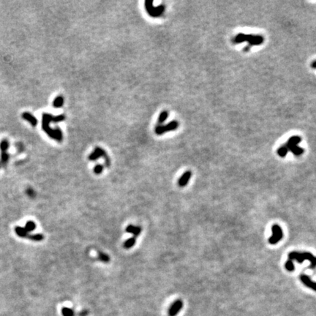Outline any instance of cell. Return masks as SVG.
<instances>
[{"mask_svg": "<svg viewBox=\"0 0 316 316\" xmlns=\"http://www.w3.org/2000/svg\"><path fill=\"white\" fill-rule=\"evenodd\" d=\"M288 258L291 261H296L299 264H302L304 261H309L310 262V268L312 269H314L316 268V257H315L312 253H308V252H291L288 254Z\"/></svg>", "mask_w": 316, "mask_h": 316, "instance_id": "obj_1", "label": "cell"}, {"mask_svg": "<svg viewBox=\"0 0 316 316\" xmlns=\"http://www.w3.org/2000/svg\"><path fill=\"white\" fill-rule=\"evenodd\" d=\"M43 129L45 132L48 134L49 137L54 138L57 141L61 142L63 139V134L59 128L52 129L49 126V121L48 119V113H44L43 115Z\"/></svg>", "mask_w": 316, "mask_h": 316, "instance_id": "obj_2", "label": "cell"}, {"mask_svg": "<svg viewBox=\"0 0 316 316\" xmlns=\"http://www.w3.org/2000/svg\"><path fill=\"white\" fill-rule=\"evenodd\" d=\"M153 1L152 0H148L146 1L144 3L145 5V10H146V13L150 15V16L153 18H157L160 17V16H162L163 14V13L165 12V5H160L158 7H154L153 5Z\"/></svg>", "mask_w": 316, "mask_h": 316, "instance_id": "obj_3", "label": "cell"}, {"mask_svg": "<svg viewBox=\"0 0 316 316\" xmlns=\"http://www.w3.org/2000/svg\"><path fill=\"white\" fill-rule=\"evenodd\" d=\"M100 157H103L104 160H105V165L108 168L111 165V160H110L109 157L107 154L106 152L103 150L102 148L99 147V146L95 147L94 151L89 154V160L91 161H95Z\"/></svg>", "mask_w": 316, "mask_h": 316, "instance_id": "obj_4", "label": "cell"}, {"mask_svg": "<svg viewBox=\"0 0 316 316\" xmlns=\"http://www.w3.org/2000/svg\"><path fill=\"white\" fill-rule=\"evenodd\" d=\"M179 127V122L177 121H172L169 124L165 125H160L157 124L155 127V133L157 135H162L165 133L169 132V131H173L176 130Z\"/></svg>", "mask_w": 316, "mask_h": 316, "instance_id": "obj_5", "label": "cell"}, {"mask_svg": "<svg viewBox=\"0 0 316 316\" xmlns=\"http://www.w3.org/2000/svg\"><path fill=\"white\" fill-rule=\"evenodd\" d=\"M272 236L268 239V242L271 245L277 244L283 237V232L280 226L278 225H274L272 228Z\"/></svg>", "mask_w": 316, "mask_h": 316, "instance_id": "obj_6", "label": "cell"}, {"mask_svg": "<svg viewBox=\"0 0 316 316\" xmlns=\"http://www.w3.org/2000/svg\"><path fill=\"white\" fill-rule=\"evenodd\" d=\"M264 37L261 35H247L246 41L248 42L249 46H259L264 43Z\"/></svg>", "mask_w": 316, "mask_h": 316, "instance_id": "obj_7", "label": "cell"}, {"mask_svg": "<svg viewBox=\"0 0 316 316\" xmlns=\"http://www.w3.org/2000/svg\"><path fill=\"white\" fill-rule=\"evenodd\" d=\"M183 307V302L180 299L176 300L172 304L169 310V316H176Z\"/></svg>", "mask_w": 316, "mask_h": 316, "instance_id": "obj_8", "label": "cell"}, {"mask_svg": "<svg viewBox=\"0 0 316 316\" xmlns=\"http://www.w3.org/2000/svg\"><path fill=\"white\" fill-rule=\"evenodd\" d=\"M8 146H9L8 142L5 140L3 141L1 143V144H0V149H1V151H2V154H1V162H2V163L3 165H5L7 162L8 159H9V155L7 153Z\"/></svg>", "mask_w": 316, "mask_h": 316, "instance_id": "obj_9", "label": "cell"}, {"mask_svg": "<svg viewBox=\"0 0 316 316\" xmlns=\"http://www.w3.org/2000/svg\"><path fill=\"white\" fill-rule=\"evenodd\" d=\"M300 280L302 283L306 287L316 291V283L313 282V280L309 277L306 275H302L300 276Z\"/></svg>", "mask_w": 316, "mask_h": 316, "instance_id": "obj_10", "label": "cell"}, {"mask_svg": "<svg viewBox=\"0 0 316 316\" xmlns=\"http://www.w3.org/2000/svg\"><path fill=\"white\" fill-rule=\"evenodd\" d=\"M191 176H192V173H191V171H186L185 173H183L182 176H181V177H180L179 179V181H178L179 186L181 187V188L185 187V186L188 184V182H189L190 179L191 178Z\"/></svg>", "mask_w": 316, "mask_h": 316, "instance_id": "obj_11", "label": "cell"}, {"mask_svg": "<svg viewBox=\"0 0 316 316\" xmlns=\"http://www.w3.org/2000/svg\"><path fill=\"white\" fill-rule=\"evenodd\" d=\"M301 141H302V138H301V137L295 135V136H293L289 138V140L287 141V142L286 143L285 146L288 149V150H290L291 148L294 147V146H296Z\"/></svg>", "mask_w": 316, "mask_h": 316, "instance_id": "obj_12", "label": "cell"}, {"mask_svg": "<svg viewBox=\"0 0 316 316\" xmlns=\"http://www.w3.org/2000/svg\"><path fill=\"white\" fill-rule=\"evenodd\" d=\"M15 231H16V234H17V236H18L21 238H29V233L27 231L24 227H20V226H17L15 228Z\"/></svg>", "mask_w": 316, "mask_h": 316, "instance_id": "obj_13", "label": "cell"}, {"mask_svg": "<svg viewBox=\"0 0 316 316\" xmlns=\"http://www.w3.org/2000/svg\"><path fill=\"white\" fill-rule=\"evenodd\" d=\"M22 116L24 119H26V120H27L28 122H29V123H30L32 126H34V127L36 126L37 124V119L33 116V115L31 114V113L25 112V113H23Z\"/></svg>", "mask_w": 316, "mask_h": 316, "instance_id": "obj_14", "label": "cell"}, {"mask_svg": "<svg viewBox=\"0 0 316 316\" xmlns=\"http://www.w3.org/2000/svg\"><path fill=\"white\" fill-rule=\"evenodd\" d=\"M135 243H136V238L133 236L124 241V247L125 248V249H130V248L133 247L135 245Z\"/></svg>", "mask_w": 316, "mask_h": 316, "instance_id": "obj_15", "label": "cell"}, {"mask_svg": "<svg viewBox=\"0 0 316 316\" xmlns=\"http://www.w3.org/2000/svg\"><path fill=\"white\" fill-rule=\"evenodd\" d=\"M64 104V98L62 96H58L56 97L55 100L53 102V106L54 108H61Z\"/></svg>", "mask_w": 316, "mask_h": 316, "instance_id": "obj_16", "label": "cell"}, {"mask_svg": "<svg viewBox=\"0 0 316 316\" xmlns=\"http://www.w3.org/2000/svg\"><path fill=\"white\" fill-rule=\"evenodd\" d=\"M24 228L27 230V231L28 232V233H30V232L33 231V230H35V228H36V224H35V222L32 220L27 221Z\"/></svg>", "mask_w": 316, "mask_h": 316, "instance_id": "obj_17", "label": "cell"}, {"mask_svg": "<svg viewBox=\"0 0 316 316\" xmlns=\"http://www.w3.org/2000/svg\"><path fill=\"white\" fill-rule=\"evenodd\" d=\"M97 256H98V259L100 261H101L102 262L104 263H108L110 261V257L105 253H103V252H97Z\"/></svg>", "mask_w": 316, "mask_h": 316, "instance_id": "obj_18", "label": "cell"}, {"mask_svg": "<svg viewBox=\"0 0 316 316\" xmlns=\"http://www.w3.org/2000/svg\"><path fill=\"white\" fill-rule=\"evenodd\" d=\"M168 117H169V112L167 111H163L162 112V113L160 114L159 117H158V124L160 125L161 124H162V123L164 122H165V120H166L167 119H168Z\"/></svg>", "mask_w": 316, "mask_h": 316, "instance_id": "obj_19", "label": "cell"}, {"mask_svg": "<svg viewBox=\"0 0 316 316\" xmlns=\"http://www.w3.org/2000/svg\"><path fill=\"white\" fill-rule=\"evenodd\" d=\"M28 239L34 241H41L44 239V236L42 234H30Z\"/></svg>", "mask_w": 316, "mask_h": 316, "instance_id": "obj_20", "label": "cell"}, {"mask_svg": "<svg viewBox=\"0 0 316 316\" xmlns=\"http://www.w3.org/2000/svg\"><path fill=\"white\" fill-rule=\"evenodd\" d=\"M288 149L285 146V145H283V146H280L277 150V154L278 155L281 157H285L287 155V152H288Z\"/></svg>", "mask_w": 316, "mask_h": 316, "instance_id": "obj_21", "label": "cell"}, {"mask_svg": "<svg viewBox=\"0 0 316 316\" xmlns=\"http://www.w3.org/2000/svg\"><path fill=\"white\" fill-rule=\"evenodd\" d=\"M246 35L245 34L240 33L238 34L235 37L234 41L235 43H244V42H246Z\"/></svg>", "mask_w": 316, "mask_h": 316, "instance_id": "obj_22", "label": "cell"}, {"mask_svg": "<svg viewBox=\"0 0 316 316\" xmlns=\"http://www.w3.org/2000/svg\"><path fill=\"white\" fill-rule=\"evenodd\" d=\"M290 151L291 152L293 153V154H294V155L296 156H299L301 155V154H302L304 153V150L302 149V148L299 147V146H294V147L291 148V150H290Z\"/></svg>", "mask_w": 316, "mask_h": 316, "instance_id": "obj_23", "label": "cell"}, {"mask_svg": "<svg viewBox=\"0 0 316 316\" xmlns=\"http://www.w3.org/2000/svg\"><path fill=\"white\" fill-rule=\"evenodd\" d=\"M62 313L63 316H74L75 315L74 311L68 307H63L62 310Z\"/></svg>", "mask_w": 316, "mask_h": 316, "instance_id": "obj_24", "label": "cell"}, {"mask_svg": "<svg viewBox=\"0 0 316 316\" xmlns=\"http://www.w3.org/2000/svg\"><path fill=\"white\" fill-rule=\"evenodd\" d=\"M285 266L286 269L287 271H289V272H293L294 270V268H295L294 261H291V260H288V261H286L285 264Z\"/></svg>", "mask_w": 316, "mask_h": 316, "instance_id": "obj_25", "label": "cell"}, {"mask_svg": "<svg viewBox=\"0 0 316 316\" xmlns=\"http://www.w3.org/2000/svg\"><path fill=\"white\" fill-rule=\"evenodd\" d=\"M103 165H100V164L96 165L94 168V172L95 174H100L103 172Z\"/></svg>", "mask_w": 316, "mask_h": 316, "instance_id": "obj_26", "label": "cell"}, {"mask_svg": "<svg viewBox=\"0 0 316 316\" xmlns=\"http://www.w3.org/2000/svg\"><path fill=\"white\" fill-rule=\"evenodd\" d=\"M135 228L136 226H133V225H129L127 228H126V232L129 233V234H133L134 231L135 230Z\"/></svg>", "mask_w": 316, "mask_h": 316, "instance_id": "obj_27", "label": "cell"}, {"mask_svg": "<svg viewBox=\"0 0 316 316\" xmlns=\"http://www.w3.org/2000/svg\"><path fill=\"white\" fill-rule=\"evenodd\" d=\"M142 231V228L140 227V226H136V228H135V231H134V233L133 234V235L134 237H135V238H137V237L138 236L140 235Z\"/></svg>", "mask_w": 316, "mask_h": 316, "instance_id": "obj_28", "label": "cell"}, {"mask_svg": "<svg viewBox=\"0 0 316 316\" xmlns=\"http://www.w3.org/2000/svg\"><path fill=\"white\" fill-rule=\"evenodd\" d=\"M312 67L314 69H316V61H315V62H313V64L311 65Z\"/></svg>", "mask_w": 316, "mask_h": 316, "instance_id": "obj_29", "label": "cell"}]
</instances>
